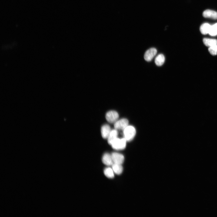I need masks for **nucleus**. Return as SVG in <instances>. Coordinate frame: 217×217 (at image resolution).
I'll use <instances>...</instances> for the list:
<instances>
[{
	"instance_id": "2",
	"label": "nucleus",
	"mask_w": 217,
	"mask_h": 217,
	"mask_svg": "<svg viewBox=\"0 0 217 217\" xmlns=\"http://www.w3.org/2000/svg\"><path fill=\"white\" fill-rule=\"evenodd\" d=\"M126 140L124 138H117L112 144V148L116 150H122L124 149L126 145Z\"/></svg>"
},
{
	"instance_id": "17",
	"label": "nucleus",
	"mask_w": 217,
	"mask_h": 217,
	"mask_svg": "<svg viewBox=\"0 0 217 217\" xmlns=\"http://www.w3.org/2000/svg\"><path fill=\"white\" fill-rule=\"evenodd\" d=\"M208 50L211 55H216L217 54V44L209 47Z\"/></svg>"
},
{
	"instance_id": "7",
	"label": "nucleus",
	"mask_w": 217,
	"mask_h": 217,
	"mask_svg": "<svg viewBox=\"0 0 217 217\" xmlns=\"http://www.w3.org/2000/svg\"><path fill=\"white\" fill-rule=\"evenodd\" d=\"M102 160L103 163L107 166H112L114 164L111 154L108 153L103 155Z\"/></svg>"
},
{
	"instance_id": "12",
	"label": "nucleus",
	"mask_w": 217,
	"mask_h": 217,
	"mask_svg": "<svg viewBox=\"0 0 217 217\" xmlns=\"http://www.w3.org/2000/svg\"><path fill=\"white\" fill-rule=\"evenodd\" d=\"M112 166L115 174L119 175L122 173L123 168L122 165L114 163Z\"/></svg>"
},
{
	"instance_id": "4",
	"label": "nucleus",
	"mask_w": 217,
	"mask_h": 217,
	"mask_svg": "<svg viewBox=\"0 0 217 217\" xmlns=\"http://www.w3.org/2000/svg\"><path fill=\"white\" fill-rule=\"evenodd\" d=\"M128 120L126 119L123 118L118 120L114 125L115 129L118 130H123L129 125Z\"/></svg>"
},
{
	"instance_id": "15",
	"label": "nucleus",
	"mask_w": 217,
	"mask_h": 217,
	"mask_svg": "<svg viewBox=\"0 0 217 217\" xmlns=\"http://www.w3.org/2000/svg\"><path fill=\"white\" fill-rule=\"evenodd\" d=\"M104 174L108 178L112 179L114 177V173L112 168H107L104 170Z\"/></svg>"
},
{
	"instance_id": "16",
	"label": "nucleus",
	"mask_w": 217,
	"mask_h": 217,
	"mask_svg": "<svg viewBox=\"0 0 217 217\" xmlns=\"http://www.w3.org/2000/svg\"><path fill=\"white\" fill-rule=\"evenodd\" d=\"M209 34L212 36H215L217 35V23L211 25Z\"/></svg>"
},
{
	"instance_id": "5",
	"label": "nucleus",
	"mask_w": 217,
	"mask_h": 217,
	"mask_svg": "<svg viewBox=\"0 0 217 217\" xmlns=\"http://www.w3.org/2000/svg\"><path fill=\"white\" fill-rule=\"evenodd\" d=\"M157 50L155 48H151L148 49L145 52L144 59L147 61H151L156 55Z\"/></svg>"
},
{
	"instance_id": "1",
	"label": "nucleus",
	"mask_w": 217,
	"mask_h": 217,
	"mask_svg": "<svg viewBox=\"0 0 217 217\" xmlns=\"http://www.w3.org/2000/svg\"><path fill=\"white\" fill-rule=\"evenodd\" d=\"M124 138L127 141L132 140L136 134V130L132 126L129 125L123 130Z\"/></svg>"
},
{
	"instance_id": "6",
	"label": "nucleus",
	"mask_w": 217,
	"mask_h": 217,
	"mask_svg": "<svg viewBox=\"0 0 217 217\" xmlns=\"http://www.w3.org/2000/svg\"><path fill=\"white\" fill-rule=\"evenodd\" d=\"M114 164L122 165L124 161V156L119 153L114 152L111 154Z\"/></svg>"
},
{
	"instance_id": "8",
	"label": "nucleus",
	"mask_w": 217,
	"mask_h": 217,
	"mask_svg": "<svg viewBox=\"0 0 217 217\" xmlns=\"http://www.w3.org/2000/svg\"><path fill=\"white\" fill-rule=\"evenodd\" d=\"M111 130L109 125L107 124L103 125L101 129V133L102 137L104 139H107Z\"/></svg>"
},
{
	"instance_id": "3",
	"label": "nucleus",
	"mask_w": 217,
	"mask_h": 217,
	"mask_svg": "<svg viewBox=\"0 0 217 217\" xmlns=\"http://www.w3.org/2000/svg\"><path fill=\"white\" fill-rule=\"evenodd\" d=\"M119 115L116 111H111L106 114V118L107 121L110 123H115L118 120Z\"/></svg>"
},
{
	"instance_id": "10",
	"label": "nucleus",
	"mask_w": 217,
	"mask_h": 217,
	"mask_svg": "<svg viewBox=\"0 0 217 217\" xmlns=\"http://www.w3.org/2000/svg\"><path fill=\"white\" fill-rule=\"evenodd\" d=\"M203 16L206 18L217 19V12L210 10H207L203 13Z\"/></svg>"
},
{
	"instance_id": "13",
	"label": "nucleus",
	"mask_w": 217,
	"mask_h": 217,
	"mask_svg": "<svg viewBox=\"0 0 217 217\" xmlns=\"http://www.w3.org/2000/svg\"><path fill=\"white\" fill-rule=\"evenodd\" d=\"M211 26V25L208 23L203 24L200 28L201 33L204 35L209 34Z\"/></svg>"
},
{
	"instance_id": "9",
	"label": "nucleus",
	"mask_w": 217,
	"mask_h": 217,
	"mask_svg": "<svg viewBox=\"0 0 217 217\" xmlns=\"http://www.w3.org/2000/svg\"><path fill=\"white\" fill-rule=\"evenodd\" d=\"M118 133L117 130L115 129L112 130L108 138V142L110 145H111L118 138Z\"/></svg>"
},
{
	"instance_id": "14",
	"label": "nucleus",
	"mask_w": 217,
	"mask_h": 217,
	"mask_svg": "<svg viewBox=\"0 0 217 217\" xmlns=\"http://www.w3.org/2000/svg\"><path fill=\"white\" fill-rule=\"evenodd\" d=\"M203 42L205 45L209 47L217 44V40L215 39L205 38Z\"/></svg>"
},
{
	"instance_id": "11",
	"label": "nucleus",
	"mask_w": 217,
	"mask_h": 217,
	"mask_svg": "<svg viewBox=\"0 0 217 217\" xmlns=\"http://www.w3.org/2000/svg\"><path fill=\"white\" fill-rule=\"evenodd\" d=\"M165 61L164 55L162 54H160L155 58V62L157 66H160L164 64Z\"/></svg>"
}]
</instances>
